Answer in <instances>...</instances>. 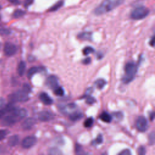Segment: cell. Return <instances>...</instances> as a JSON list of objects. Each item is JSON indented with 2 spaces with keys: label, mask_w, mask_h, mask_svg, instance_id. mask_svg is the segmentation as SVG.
<instances>
[{
  "label": "cell",
  "mask_w": 155,
  "mask_h": 155,
  "mask_svg": "<svg viewBox=\"0 0 155 155\" xmlns=\"http://www.w3.org/2000/svg\"><path fill=\"white\" fill-rule=\"evenodd\" d=\"M124 0H104L98 6L94 9V14L96 15H101L115 9L120 6Z\"/></svg>",
  "instance_id": "1"
},
{
  "label": "cell",
  "mask_w": 155,
  "mask_h": 155,
  "mask_svg": "<svg viewBox=\"0 0 155 155\" xmlns=\"http://www.w3.org/2000/svg\"><path fill=\"white\" fill-rule=\"evenodd\" d=\"M124 71L125 74L122 78V81L125 84H128L134 80L138 71V67L135 63L130 62L125 65Z\"/></svg>",
  "instance_id": "2"
},
{
  "label": "cell",
  "mask_w": 155,
  "mask_h": 155,
  "mask_svg": "<svg viewBox=\"0 0 155 155\" xmlns=\"http://www.w3.org/2000/svg\"><path fill=\"white\" fill-rule=\"evenodd\" d=\"M150 14V10L145 7L140 6L136 7L132 10L130 14V18L135 20L144 19Z\"/></svg>",
  "instance_id": "3"
},
{
  "label": "cell",
  "mask_w": 155,
  "mask_h": 155,
  "mask_svg": "<svg viewBox=\"0 0 155 155\" xmlns=\"http://www.w3.org/2000/svg\"><path fill=\"white\" fill-rule=\"evenodd\" d=\"M29 99V93L22 89L16 92L10 94L9 101L10 103H15L16 102H26Z\"/></svg>",
  "instance_id": "4"
},
{
  "label": "cell",
  "mask_w": 155,
  "mask_h": 155,
  "mask_svg": "<svg viewBox=\"0 0 155 155\" xmlns=\"http://www.w3.org/2000/svg\"><path fill=\"white\" fill-rule=\"evenodd\" d=\"M148 122L147 119L143 116H140L136 121V127L139 132H145L148 128Z\"/></svg>",
  "instance_id": "5"
},
{
  "label": "cell",
  "mask_w": 155,
  "mask_h": 155,
  "mask_svg": "<svg viewBox=\"0 0 155 155\" xmlns=\"http://www.w3.org/2000/svg\"><path fill=\"white\" fill-rule=\"evenodd\" d=\"M37 142V139L35 136H30L24 139L22 141V147L24 148H30L33 147Z\"/></svg>",
  "instance_id": "6"
},
{
  "label": "cell",
  "mask_w": 155,
  "mask_h": 155,
  "mask_svg": "<svg viewBox=\"0 0 155 155\" xmlns=\"http://www.w3.org/2000/svg\"><path fill=\"white\" fill-rule=\"evenodd\" d=\"M54 114L50 111L44 110L38 113V119L42 122H48L54 118Z\"/></svg>",
  "instance_id": "7"
},
{
  "label": "cell",
  "mask_w": 155,
  "mask_h": 155,
  "mask_svg": "<svg viewBox=\"0 0 155 155\" xmlns=\"http://www.w3.org/2000/svg\"><path fill=\"white\" fill-rule=\"evenodd\" d=\"M4 52L6 56H13L17 52V47L15 45L10 43H6L4 47Z\"/></svg>",
  "instance_id": "8"
},
{
  "label": "cell",
  "mask_w": 155,
  "mask_h": 155,
  "mask_svg": "<svg viewBox=\"0 0 155 155\" xmlns=\"http://www.w3.org/2000/svg\"><path fill=\"white\" fill-rule=\"evenodd\" d=\"M46 83L47 87L51 88L53 90L59 86L58 79V78L55 75L49 76L47 78Z\"/></svg>",
  "instance_id": "9"
},
{
  "label": "cell",
  "mask_w": 155,
  "mask_h": 155,
  "mask_svg": "<svg viewBox=\"0 0 155 155\" xmlns=\"http://www.w3.org/2000/svg\"><path fill=\"white\" fill-rule=\"evenodd\" d=\"M35 124H36V120L35 118H28L22 123V128L25 130H28L31 129L34 126V125Z\"/></svg>",
  "instance_id": "10"
},
{
  "label": "cell",
  "mask_w": 155,
  "mask_h": 155,
  "mask_svg": "<svg viewBox=\"0 0 155 155\" xmlns=\"http://www.w3.org/2000/svg\"><path fill=\"white\" fill-rule=\"evenodd\" d=\"M39 99L44 104L46 105H50L53 103V100L49 97V95L43 92L39 94Z\"/></svg>",
  "instance_id": "11"
},
{
  "label": "cell",
  "mask_w": 155,
  "mask_h": 155,
  "mask_svg": "<svg viewBox=\"0 0 155 155\" xmlns=\"http://www.w3.org/2000/svg\"><path fill=\"white\" fill-rule=\"evenodd\" d=\"M83 118V114L80 111H74L70 113L69 119L72 121H77L80 120Z\"/></svg>",
  "instance_id": "12"
},
{
  "label": "cell",
  "mask_w": 155,
  "mask_h": 155,
  "mask_svg": "<svg viewBox=\"0 0 155 155\" xmlns=\"http://www.w3.org/2000/svg\"><path fill=\"white\" fill-rule=\"evenodd\" d=\"M76 108V105L73 104L71 103L67 105H63L59 107V109H60L61 111L63 112V113H67L69 111H73Z\"/></svg>",
  "instance_id": "13"
},
{
  "label": "cell",
  "mask_w": 155,
  "mask_h": 155,
  "mask_svg": "<svg viewBox=\"0 0 155 155\" xmlns=\"http://www.w3.org/2000/svg\"><path fill=\"white\" fill-rule=\"evenodd\" d=\"M78 38L84 41H92V33L91 32H81L78 35Z\"/></svg>",
  "instance_id": "14"
},
{
  "label": "cell",
  "mask_w": 155,
  "mask_h": 155,
  "mask_svg": "<svg viewBox=\"0 0 155 155\" xmlns=\"http://www.w3.org/2000/svg\"><path fill=\"white\" fill-rule=\"evenodd\" d=\"M112 116L110 115L109 113L104 111L99 116L100 120L106 123H110L112 121Z\"/></svg>",
  "instance_id": "15"
},
{
  "label": "cell",
  "mask_w": 155,
  "mask_h": 155,
  "mask_svg": "<svg viewBox=\"0 0 155 155\" xmlns=\"http://www.w3.org/2000/svg\"><path fill=\"white\" fill-rule=\"evenodd\" d=\"M19 141H20V138L18 136L16 135H13L9 138V141H8V144L10 147H15L18 144Z\"/></svg>",
  "instance_id": "16"
},
{
  "label": "cell",
  "mask_w": 155,
  "mask_h": 155,
  "mask_svg": "<svg viewBox=\"0 0 155 155\" xmlns=\"http://www.w3.org/2000/svg\"><path fill=\"white\" fill-rule=\"evenodd\" d=\"M42 70V68L38 67H32L30 69L27 71V77L29 79H31L32 76L35 75L38 71H41Z\"/></svg>",
  "instance_id": "17"
},
{
  "label": "cell",
  "mask_w": 155,
  "mask_h": 155,
  "mask_svg": "<svg viewBox=\"0 0 155 155\" xmlns=\"http://www.w3.org/2000/svg\"><path fill=\"white\" fill-rule=\"evenodd\" d=\"M26 69V64L24 61H21L18 67V73L20 76H23L25 73Z\"/></svg>",
  "instance_id": "18"
},
{
  "label": "cell",
  "mask_w": 155,
  "mask_h": 155,
  "mask_svg": "<svg viewBox=\"0 0 155 155\" xmlns=\"http://www.w3.org/2000/svg\"><path fill=\"white\" fill-rule=\"evenodd\" d=\"M64 0H59L49 9V12H55L60 9L64 5Z\"/></svg>",
  "instance_id": "19"
},
{
  "label": "cell",
  "mask_w": 155,
  "mask_h": 155,
  "mask_svg": "<svg viewBox=\"0 0 155 155\" xmlns=\"http://www.w3.org/2000/svg\"><path fill=\"white\" fill-rule=\"evenodd\" d=\"M106 84H107L106 81L103 80V79H98L94 82L95 86H96V87L97 88L99 89V90L103 89Z\"/></svg>",
  "instance_id": "20"
},
{
  "label": "cell",
  "mask_w": 155,
  "mask_h": 155,
  "mask_svg": "<svg viewBox=\"0 0 155 155\" xmlns=\"http://www.w3.org/2000/svg\"><path fill=\"white\" fill-rule=\"evenodd\" d=\"M16 112H17V115L20 118V120H22V119L24 118L27 115V111L25 109L18 108Z\"/></svg>",
  "instance_id": "21"
},
{
  "label": "cell",
  "mask_w": 155,
  "mask_h": 155,
  "mask_svg": "<svg viewBox=\"0 0 155 155\" xmlns=\"http://www.w3.org/2000/svg\"><path fill=\"white\" fill-rule=\"evenodd\" d=\"M26 14V12L24 10L21 9H17L14 11L13 14V16L15 18H21L23 16Z\"/></svg>",
  "instance_id": "22"
},
{
  "label": "cell",
  "mask_w": 155,
  "mask_h": 155,
  "mask_svg": "<svg viewBox=\"0 0 155 155\" xmlns=\"http://www.w3.org/2000/svg\"><path fill=\"white\" fill-rule=\"evenodd\" d=\"M93 122H94L93 118L92 117L88 118L85 120V121L84 122V126L86 128H90L93 126Z\"/></svg>",
  "instance_id": "23"
},
{
  "label": "cell",
  "mask_w": 155,
  "mask_h": 155,
  "mask_svg": "<svg viewBox=\"0 0 155 155\" xmlns=\"http://www.w3.org/2000/svg\"><path fill=\"white\" fill-rule=\"evenodd\" d=\"M94 52V49L92 47H90V46L86 47L82 50L83 54H84V55H85V56H87L89 54H90V53H92Z\"/></svg>",
  "instance_id": "24"
},
{
  "label": "cell",
  "mask_w": 155,
  "mask_h": 155,
  "mask_svg": "<svg viewBox=\"0 0 155 155\" xmlns=\"http://www.w3.org/2000/svg\"><path fill=\"white\" fill-rule=\"evenodd\" d=\"M53 90H54V93L55 94V95H56V96H58V97H63L64 96V90L61 87L58 86L55 89H54Z\"/></svg>",
  "instance_id": "25"
},
{
  "label": "cell",
  "mask_w": 155,
  "mask_h": 155,
  "mask_svg": "<svg viewBox=\"0 0 155 155\" xmlns=\"http://www.w3.org/2000/svg\"><path fill=\"white\" fill-rule=\"evenodd\" d=\"M103 142V135H99L96 139L93 141L92 144L93 145H99L101 144H102Z\"/></svg>",
  "instance_id": "26"
},
{
  "label": "cell",
  "mask_w": 155,
  "mask_h": 155,
  "mask_svg": "<svg viewBox=\"0 0 155 155\" xmlns=\"http://www.w3.org/2000/svg\"><path fill=\"white\" fill-rule=\"evenodd\" d=\"M86 98V103L89 105L93 104L94 103H96V99L93 97H90V95H88V96L84 97Z\"/></svg>",
  "instance_id": "27"
},
{
  "label": "cell",
  "mask_w": 155,
  "mask_h": 155,
  "mask_svg": "<svg viewBox=\"0 0 155 155\" xmlns=\"http://www.w3.org/2000/svg\"><path fill=\"white\" fill-rule=\"evenodd\" d=\"M154 141H155V135L154 132H152V133H150L148 136V142L151 145H153L154 144Z\"/></svg>",
  "instance_id": "28"
},
{
  "label": "cell",
  "mask_w": 155,
  "mask_h": 155,
  "mask_svg": "<svg viewBox=\"0 0 155 155\" xmlns=\"http://www.w3.org/2000/svg\"><path fill=\"white\" fill-rule=\"evenodd\" d=\"M122 113H121V112H116V113H114L113 114V116H112V118L113 117L114 118L115 120H122Z\"/></svg>",
  "instance_id": "29"
},
{
  "label": "cell",
  "mask_w": 155,
  "mask_h": 155,
  "mask_svg": "<svg viewBox=\"0 0 155 155\" xmlns=\"http://www.w3.org/2000/svg\"><path fill=\"white\" fill-rule=\"evenodd\" d=\"M49 154H61L62 153L59 150V149L56 148H53L49 150Z\"/></svg>",
  "instance_id": "30"
},
{
  "label": "cell",
  "mask_w": 155,
  "mask_h": 155,
  "mask_svg": "<svg viewBox=\"0 0 155 155\" xmlns=\"http://www.w3.org/2000/svg\"><path fill=\"white\" fill-rule=\"evenodd\" d=\"M8 132L5 130H0V141L4 139L6 136Z\"/></svg>",
  "instance_id": "31"
},
{
  "label": "cell",
  "mask_w": 155,
  "mask_h": 155,
  "mask_svg": "<svg viewBox=\"0 0 155 155\" xmlns=\"http://www.w3.org/2000/svg\"><path fill=\"white\" fill-rule=\"evenodd\" d=\"M138 154L140 155H144L146 153V149L143 146H140L138 150Z\"/></svg>",
  "instance_id": "32"
},
{
  "label": "cell",
  "mask_w": 155,
  "mask_h": 155,
  "mask_svg": "<svg viewBox=\"0 0 155 155\" xmlns=\"http://www.w3.org/2000/svg\"><path fill=\"white\" fill-rule=\"evenodd\" d=\"M22 89L24 91H26V92H27L28 93H29L30 92H31V86H30V85H29L28 84H24Z\"/></svg>",
  "instance_id": "33"
},
{
  "label": "cell",
  "mask_w": 155,
  "mask_h": 155,
  "mask_svg": "<svg viewBox=\"0 0 155 155\" xmlns=\"http://www.w3.org/2000/svg\"><path fill=\"white\" fill-rule=\"evenodd\" d=\"M10 31L9 29H0V34L1 35H9L10 34Z\"/></svg>",
  "instance_id": "34"
},
{
  "label": "cell",
  "mask_w": 155,
  "mask_h": 155,
  "mask_svg": "<svg viewBox=\"0 0 155 155\" xmlns=\"http://www.w3.org/2000/svg\"><path fill=\"white\" fill-rule=\"evenodd\" d=\"M131 154H132V153H131V152L130 151V150H128V149L124 150L123 151L121 152L120 153H119L120 155H130Z\"/></svg>",
  "instance_id": "35"
},
{
  "label": "cell",
  "mask_w": 155,
  "mask_h": 155,
  "mask_svg": "<svg viewBox=\"0 0 155 155\" xmlns=\"http://www.w3.org/2000/svg\"><path fill=\"white\" fill-rule=\"evenodd\" d=\"M33 1H34V0H25L24 5V6L26 7H28L29 6H30V5H31L33 4Z\"/></svg>",
  "instance_id": "36"
},
{
  "label": "cell",
  "mask_w": 155,
  "mask_h": 155,
  "mask_svg": "<svg viewBox=\"0 0 155 155\" xmlns=\"http://www.w3.org/2000/svg\"><path fill=\"white\" fill-rule=\"evenodd\" d=\"M92 60H91V58L90 57H87L86 58H85L84 59H83L82 63L83 64H85V65H88L89 64H90Z\"/></svg>",
  "instance_id": "37"
},
{
  "label": "cell",
  "mask_w": 155,
  "mask_h": 155,
  "mask_svg": "<svg viewBox=\"0 0 155 155\" xmlns=\"http://www.w3.org/2000/svg\"><path fill=\"white\" fill-rule=\"evenodd\" d=\"M7 113L6 110L5 109V108H3L1 109H0V119H1L4 115Z\"/></svg>",
  "instance_id": "38"
},
{
  "label": "cell",
  "mask_w": 155,
  "mask_h": 155,
  "mask_svg": "<svg viewBox=\"0 0 155 155\" xmlns=\"http://www.w3.org/2000/svg\"><path fill=\"white\" fill-rule=\"evenodd\" d=\"M5 99L4 98H0V109H1L3 108L5 105Z\"/></svg>",
  "instance_id": "39"
},
{
  "label": "cell",
  "mask_w": 155,
  "mask_h": 155,
  "mask_svg": "<svg viewBox=\"0 0 155 155\" xmlns=\"http://www.w3.org/2000/svg\"><path fill=\"white\" fill-rule=\"evenodd\" d=\"M8 1L14 5H18L20 4V0H8Z\"/></svg>",
  "instance_id": "40"
},
{
  "label": "cell",
  "mask_w": 155,
  "mask_h": 155,
  "mask_svg": "<svg viewBox=\"0 0 155 155\" xmlns=\"http://www.w3.org/2000/svg\"><path fill=\"white\" fill-rule=\"evenodd\" d=\"M81 147L80 145H76V152L77 153H80V152H81Z\"/></svg>",
  "instance_id": "41"
},
{
  "label": "cell",
  "mask_w": 155,
  "mask_h": 155,
  "mask_svg": "<svg viewBox=\"0 0 155 155\" xmlns=\"http://www.w3.org/2000/svg\"><path fill=\"white\" fill-rule=\"evenodd\" d=\"M154 36H153L150 41V45L152 47H154Z\"/></svg>",
  "instance_id": "42"
},
{
  "label": "cell",
  "mask_w": 155,
  "mask_h": 155,
  "mask_svg": "<svg viewBox=\"0 0 155 155\" xmlns=\"http://www.w3.org/2000/svg\"><path fill=\"white\" fill-rule=\"evenodd\" d=\"M154 112L153 111V112H152L151 113H150V121H153V120H154Z\"/></svg>",
  "instance_id": "43"
},
{
  "label": "cell",
  "mask_w": 155,
  "mask_h": 155,
  "mask_svg": "<svg viewBox=\"0 0 155 155\" xmlns=\"http://www.w3.org/2000/svg\"><path fill=\"white\" fill-rule=\"evenodd\" d=\"M35 58L33 57V56H29V61H31V59H32V61H33L34 60H35V59H34Z\"/></svg>",
  "instance_id": "44"
},
{
  "label": "cell",
  "mask_w": 155,
  "mask_h": 155,
  "mask_svg": "<svg viewBox=\"0 0 155 155\" xmlns=\"http://www.w3.org/2000/svg\"><path fill=\"white\" fill-rule=\"evenodd\" d=\"M1 8H2V7H1V5H0V9H1Z\"/></svg>",
  "instance_id": "45"
},
{
  "label": "cell",
  "mask_w": 155,
  "mask_h": 155,
  "mask_svg": "<svg viewBox=\"0 0 155 155\" xmlns=\"http://www.w3.org/2000/svg\"><path fill=\"white\" fill-rule=\"evenodd\" d=\"M0 19H1V16H0Z\"/></svg>",
  "instance_id": "46"
},
{
  "label": "cell",
  "mask_w": 155,
  "mask_h": 155,
  "mask_svg": "<svg viewBox=\"0 0 155 155\" xmlns=\"http://www.w3.org/2000/svg\"><path fill=\"white\" fill-rule=\"evenodd\" d=\"M0 47H1V44H0Z\"/></svg>",
  "instance_id": "47"
}]
</instances>
